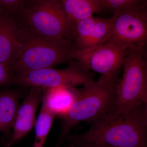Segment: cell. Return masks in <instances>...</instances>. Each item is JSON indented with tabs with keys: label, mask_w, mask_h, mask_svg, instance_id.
<instances>
[{
	"label": "cell",
	"mask_w": 147,
	"mask_h": 147,
	"mask_svg": "<svg viewBox=\"0 0 147 147\" xmlns=\"http://www.w3.org/2000/svg\"><path fill=\"white\" fill-rule=\"evenodd\" d=\"M91 123L88 131L79 135L69 134L66 141L75 146L147 147V103L126 115L112 117L105 114Z\"/></svg>",
	"instance_id": "1"
},
{
	"label": "cell",
	"mask_w": 147,
	"mask_h": 147,
	"mask_svg": "<svg viewBox=\"0 0 147 147\" xmlns=\"http://www.w3.org/2000/svg\"><path fill=\"white\" fill-rule=\"evenodd\" d=\"M119 76H101L92 84L76 89V98L69 110L61 117V131L55 147H60L70 130L82 122H91L110 111L115 98Z\"/></svg>",
	"instance_id": "2"
},
{
	"label": "cell",
	"mask_w": 147,
	"mask_h": 147,
	"mask_svg": "<svg viewBox=\"0 0 147 147\" xmlns=\"http://www.w3.org/2000/svg\"><path fill=\"white\" fill-rule=\"evenodd\" d=\"M21 47L9 66L13 75L51 68L70 61L76 50L73 42L65 38H48L20 28Z\"/></svg>",
	"instance_id": "3"
},
{
	"label": "cell",
	"mask_w": 147,
	"mask_h": 147,
	"mask_svg": "<svg viewBox=\"0 0 147 147\" xmlns=\"http://www.w3.org/2000/svg\"><path fill=\"white\" fill-rule=\"evenodd\" d=\"M122 68L123 74L117 87L115 102L106 113L112 117L126 115L147 103L146 49L129 52Z\"/></svg>",
	"instance_id": "4"
},
{
	"label": "cell",
	"mask_w": 147,
	"mask_h": 147,
	"mask_svg": "<svg viewBox=\"0 0 147 147\" xmlns=\"http://www.w3.org/2000/svg\"><path fill=\"white\" fill-rule=\"evenodd\" d=\"M19 14L26 26L23 28L32 34L67 39L70 35L71 26L61 0H40L25 6Z\"/></svg>",
	"instance_id": "5"
},
{
	"label": "cell",
	"mask_w": 147,
	"mask_h": 147,
	"mask_svg": "<svg viewBox=\"0 0 147 147\" xmlns=\"http://www.w3.org/2000/svg\"><path fill=\"white\" fill-rule=\"evenodd\" d=\"M113 12L110 40L128 52L146 49L147 3H138Z\"/></svg>",
	"instance_id": "6"
},
{
	"label": "cell",
	"mask_w": 147,
	"mask_h": 147,
	"mask_svg": "<svg viewBox=\"0 0 147 147\" xmlns=\"http://www.w3.org/2000/svg\"><path fill=\"white\" fill-rule=\"evenodd\" d=\"M95 74L81 62L70 61L62 69L47 68L14 75L12 84L22 87L48 88L57 87L86 86L95 82Z\"/></svg>",
	"instance_id": "7"
},
{
	"label": "cell",
	"mask_w": 147,
	"mask_h": 147,
	"mask_svg": "<svg viewBox=\"0 0 147 147\" xmlns=\"http://www.w3.org/2000/svg\"><path fill=\"white\" fill-rule=\"evenodd\" d=\"M129 52L110 40L84 50H75L74 59L81 62L92 71L109 77L119 76Z\"/></svg>",
	"instance_id": "8"
},
{
	"label": "cell",
	"mask_w": 147,
	"mask_h": 147,
	"mask_svg": "<svg viewBox=\"0 0 147 147\" xmlns=\"http://www.w3.org/2000/svg\"><path fill=\"white\" fill-rule=\"evenodd\" d=\"M111 18H94L93 16L76 21L71 28L76 50H88L110 39Z\"/></svg>",
	"instance_id": "9"
},
{
	"label": "cell",
	"mask_w": 147,
	"mask_h": 147,
	"mask_svg": "<svg viewBox=\"0 0 147 147\" xmlns=\"http://www.w3.org/2000/svg\"><path fill=\"white\" fill-rule=\"evenodd\" d=\"M45 90L44 88L32 87L26 98L18 107L12 126L11 137L6 147H11L18 142L34 126L37 109L42 101Z\"/></svg>",
	"instance_id": "10"
},
{
	"label": "cell",
	"mask_w": 147,
	"mask_h": 147,
	"mask_svg": "<svg viewBox=\"0 0 147 147\" xmlns=\"http://www.w3.org/2000/svg\"><path fill=\"white\" fill-rule=\"evenodd\" d=\"M21 45L20 28L11 15L0 10V63L9 68Z\"/></svg>",
	"instance_id": "11"
},
{
	"label": "cell",
	"mask_w": 147,
	"mask_h": 147,
	"mask_svg": "<svg viewBox=\"0 0 147 147\" xmlns=\"http://www.w3.org/2000/svg\"><path fill=\"white\" fill-rule=\"evenodd\" d=\"M76 88L57 87L45 88L42 105L61 118L70 109L76 98Z\"/></svg>",
	"instance_id": "12"
},
{
	"label": "cell",
	"mask_w": 147,
	"mask_h": 147,
	"mask_svg": "<svg viewBox=\"0 0 147 147\" xmlns=\"http://www.w3.org/2000/svg\"><path fill=\"white\" fill-rule=\"evenodd\" d=\"M20 96L16 91H0V133L3 134L5 146L11 137V128L19 107Z\"/></svg>",
	"instance_id": "13"
},
{
	"label": "cell",
	"mask_w": 147,
	"mask_h": 147,
	"mask_svg": "<svg viewBox=\"0 0 147 147\" xmlns=\"http://www.w3.org/2000/svg\"><path fill=\"white\" fill-rule=\"evenodd\" d=\"M69 25L100 12L97 0H61Z\"/></svg>",
	"instance_id": "14"
},
{
	"label": "cell",
	"mask_w": 147,
	"mask_h": 147,
	"mask_svg": "<svg viewBox=\"0 0 147 147\" xmlns=\"http://www.w3.org/2000/svg\"><path fill=\"white\" fill-rule=\"evenodd\" d=\"M56 116L42 105L35 123V139L32 147H44Z\"/></svg>",
	"instance_id": "15"
},
{
	"label": "cell",
	"mask_w": 147,
	"mask_h": 147,
	"mask_svg": "<svg viewBox=\"0 0 147 147\" xmlns=\"http://www.w3.org/2000/svg\"><path fill=\"white\" fill-rule=\"evenodd\" d=\"M99 3L100 11L105 9L115 11L125 8L140 3H147L143 0H97Z\"/></svg>",
	"instance_id": "16"
},
{
	"label": "cell",
	"mask_w": 147,
	"mask_h": 147,
	"mask_svg": "<svg viewBox=\"0 0 147 147\" xmlns=\"http://www.w3.org/2000/svg\"><path fill=\"white\" fill-rule=\"evenodd\" d=\"M27 0H0V10L12 15L19 13L25 7Z\"/></svg>",
	"instance_id": "17"
},
{
	"label": "cell",
	"mask_w": 147,
	"mask_h": 147,
	"mask_svg": "<svg viewBox=\"0 0 147 147\" xmlns=\"http://www.w3.org/2000/svg\"><path fill=\"white\" fill-rule=\"evenodd\" d=\"M13 76L10 68L0 63V86L12 84Z\"/></svg>",
	"instance_id": "18"
},
{
	"label": "cell",
	"mask_w": 147,
	"mask_h": 147,
	"mask_svg": "<svg viewBox=\"0 0 147 147\" xmlns=\"http://www.w3.org/2000/svg\"><path fill=\"white\" fill-rule=\"evenodd\" d=\"M75 146V145H74ZM77 146L81 147H116L110 146H104V145H92V144H83L80 145H77Z\"/></svg>",
	"instance_id": "19"
},
{
	"label": "cell",
	"mask_w": 147,
	"mask_h": 147,
	"mask_svg": "<svg viewBox=\"0 0 147 147\" xmlns=\"http://www.w3.org/2000/svg\"><path fill=\"white\" fill-rule=\"evenodd\" d=\"M28 1L30 2H31V3H30V4L36 2L40 1V0H28Z\"/></svg>",
	"instance_id": "20"
},
{
	"label": "cell",
	"mask_w": 147,
	"mask_h": 147,
	"mask_svg": "<svg viewBox=\"0 0 147 147\" xmlns=\"http://www.w3.org/2000/svg\"><path fill=\"white\" fill-rule=\"evenodd\" d=\"M67 147H81L77 146H74V145L70 144H69L68 146Z\"/></svg>",
	"instance_id": "21"
},
{
	"label": "cell",
	"mask_w": 147,
	"mask_h": 147,
	"mask_svg": "<svg viewBox=\"0 0 147 147\" xmlns=\"http://www.w3.org/2000/svg\"><path fill=\"white\" fill-rule=\"evenodd\" d=\"M143 1H144L145 2H147V0H143Z\"/></svg>",
	"instance_id": "22"
}]
</instances>
